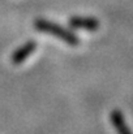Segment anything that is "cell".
Here are the masks:
<instances>
[{"instance_id": "obj_1", "label": "cell", "mask_w": 133, "mask_h": 134, "mask_svg": "<svg viewBox=\"0 0 133 134\" xmlns=\"http://www.w3.org/2000/svg\"><path fill=\"white\" fill-rule=\"evenodd\" d=\"M34 26H35L37 30L51 34V35L59 38L60 41H63V42H65L71 46H77L80 43L78 38L72 31H69V30H67V29H64L60 25H56L54 22H50V21H46V20H37L34 22Z\"/></svg>"}, {"instance_id": "obj_2", "label": "cell", "mask_w": 133, "mask_h": 134, "mask_svg": "<svg viewBox=\"0 0 133 134\" xmlns=\"http://www.w3.org/2000/svg\"><path fill=\"white\" fill-rule=\"evenodd\" d=\"M69 24L72 27L88 30V31H95L99 29V21L95 18H85V17H72L69 20Z\"/></svg>"}, {"instance_id": "obj_3", "label": "cell", "mask_w": 133, "mask_h": 134, "mask_svg": "<svg viewBox=\"0 0 133 134\" xmlns=\"http://www.w3.org/2000/svg\"><path fill=\"white\" fill-rule=\"evenodd\" d=\"M111 121H112V125L116 129L118 134H132L131 129L128 128V125L125 122V119H124L123 113L119 109L112 111V113H111Z\"/></svg>"}, {"instance_id": "obj_4", "label": "cell", "mask_w": 133, "mask_h": 134, "mask_svg": "<svg viewBox=\"0 0 133 134\" xmlns=\"http://www.w3.org/2000/svg\"><path fill=\"white\" fill-rule=\"evenodd\" d=\"M35 48H37V43H34V42H29V43H26L25 46H22L18 51H16V52L13 53V56H12V61H13L14 64H20V63L25 61L26 57L30 56V55L35 51Z\"/></svg>"}]
</instances>
